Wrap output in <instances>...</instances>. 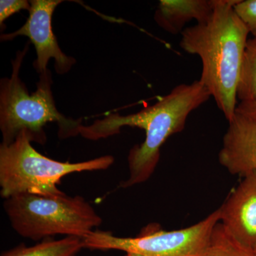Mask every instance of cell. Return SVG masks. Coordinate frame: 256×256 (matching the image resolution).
Wrapping results in <instances>:
<instances>
[{"mask_svg": "<svg viewBox=\"0 0 256 256\" xmlns=\"http://www.w3.org/2000/svg\"><path fill=\"white\" fill-rule=\"evenodd\" d=\"M238 102L256 99V36L249 38L246 47L239 80Z\"/></svg>", "mask_w": 256, "mask_h": 256, "instance_id": "4fadbf2b", "label": "cell"}, {"mask_svg": "<svg viewBox=\"0 0 256 256\" xmlns=\"http://www.w3.org/2000/svg\"><path fill=\"white\" fill-rule=\"evenodd\" d=\"M254 250H255V252H256V247L254 248Z\"/></svg>", "mask_w": 256, "mask_h": 256, "instance_id": "ac0fdd59", "label": "cell"}, {"mask_svg": "<svg viewBox=\"0 0 256 256\" xmlns=\"http://www.w3.org/2000/svg\"><path fill=\"white\" fill-rule=\"evenodd\" d=\"M218 162L230 174L244 178L256 173V120L237 114L228 121Z\"/></svg>", "mask_w": 256, "mask_h": 256, "instance_id": "9c48e42d", "label": "cell"}, {"mask_svg": "<svg viewBox=\"0 0 256 256\" xmlns=\"http://www.w3.org/2000/svg\"><path fill=\"white\" fill-rule=\"evenodd\" d=\"M234 12L252 37L256 36V0H239Z\"/></svg>", "mask_w": 256, "mask_h": 256, "instance_id": "5bb4252c", "label": "cell"}, {"mask_svg": "<svg viewBox=\"0 0 256 256\" xmlns=\"http://www.w3.org/2000/svg\"><path fill=\"white\" fill-rule=\"evenodd\" d=\"M217 0H160L154 21L171 34H181L185 26L196 20L203 22L214 11Z\"/></svg>", "mask_w": 256, "mask_h": 256, "instance_id": "30bf717a", "label": "cell"}, {"mask_svg": "<svg viewBox=\"0 0 256 256\" xmlns=\"http://www.w3.org/2000/svg\"><path fill=\"white\" fill-rule=\"evenodd\" d=\"M220 222L234 238L256 247V173L242 178L218 208Z\"/></svg>", "mask_w": 256, "mask_h": 256, "instance_id": "ba28073f", "label": "cell"}, {"mask_svg": "<svg viewBox=\"0 0 256 256\" xmlns=\"http://www.w3.org/2000/svg\"><path fill=\"white\" fill-rule=\"evenodd\" d=\"M204 256H256V252L234 238L218 222Z\"/></svg>", "mask_w": 256, "mask_h": 256, "instance_id": "7c38bea8", "label": "cell"}, {"mask_svg": "<svg viewBox=\"0 0 256 256\" xmlns=\"http://www.w3.org/2000/svg\"><path fill=\"white\" fill-rule=\"evenodd\" d=\"M82 248V238L66 236L58 240L45 239L32 246L21 244L5 250L1 256H76Z\"/></svg>", "mask_w": 256, "mask_h": 256, "instance_id": "8fae6325", "label": "cell"}, {"mask_svg": "<svg viewBox=\"0 0 256 256\" xmlns=\"http://www.w3.org/2000/svg\"><path fill=\"white\" fill-rule=\"evenodd\" d=\"M239 0H217L206 21L186 28L180 45L202 62L200 82L229 121L236 114L237 90L249 34L234 12Z\"/></svg>", "mask_w": 256, "mask_h": 256, "instance_id": "7a4b0ae2", "label": "cell"}, {"mask_svg": "<svg viewBox=\"0 0 256 256\" xmlns=\"http://www.w3.org/2000/svg\"><path fill=\"white\" fill-rule=\"evenodd\" d=\"M31 8L30 2L26 0H1L0 1V25L1 28L4 26L6 18L12 15L21 11H30Z\"/></svg>", "mask_w": 256, "mask_h": 256, "instance_id": "9a60e30c", "label": "cell"}, {"mask_svg": "<svg viewBox=\"0 0 256 256\" xmlns=\"http://www.w3.org/2000/svg\"><path fill=\"white\" fill-rule=\"evenodd\" d=\"M124 256H144L141 254H136V252H126V255Z\"/></svg>", "mask_w": 256, "mask_h": 256, "instance_id": "e0dca14e", "label": "cell"}, {"mask_svg": "<svg viewBox=\"0 0 256 256\" xmlns=\"http://www.w3.org/2000/svg\"><path fill=\"white\" fill-rule=\"evenodd\" d=\"M212 98L200 80L182 84L156 104L136 114H112L88 126H80L79 132L89 140H98L119 134L122 128L144 130L146 139L133 146L128 156L129 176L120 188H129L146 182L154 173L160 159V150L168 138L182 132L193 111Z\"/></svg>", "mask_w": 256, "mask_h": 256, "instance_id": "6da1fadb", "label": "cell"}, {"mask_svg": "<svg viewBox=\"0 0 256 256\" xmlns=\"http://www.w3.org/2000/svg\"><path fill=\"white\" fill-rule=\"evenodd\" d=\"M218 210L198 223L178 230H165L158 224L144 227L136 237H120L94 230L82 238L84 248L118 250L144 256H204L216 224Z\"/></svg>", "mask_w": 256, "mask_h": 256, "instance_id": "8992f818", "label": "cell"}, {"mask_svg": "<svg viewBox=\"0 0 256 256\" xmlns=\"http://www.w3.org/2000/svg\"><path fill=\"white\" fill-rule=\"evenodd\" d=\"M30 2L31 8L26 22L16 31L2 34L1 41H10L18 36L28 37L36 50V60L33 66L37 73L41 74L48 69L47 65L50 58L54 60L57 74L68 73L76 60L60 50L52 26V16L56 8L63 1L32 0Z\"/></svg>", "mask_w": 256, "mask_h": 256, "instance_id": "52a82bcc", "label": "cell"}, {"mask_svg": "<svg viewBox=\"0 0 256 256\" xmlns=\"http://www.w3.org/2000/svg\"><path fill=\"white\" fill-rule=\"evenodd\" d=\"M22 132L14 142L0 146V194L4 200L20 194L58 196L65 194L58 188L64 176L82 172L108 169L114 163L111 156L69 162L42 156Z\"/></svg>", "mask_w": 256, "mask_h": 256, "instance_id": "5b68a950", "label": "cell"}, {"mask_svg": "<svg viewBox=\"0 0 256 256\" xmlns=\"http://www.w3.org/2000/svg\"><path fill=\"white\" fill-rule=\"evenodd\" d=\"M3 206L14 232L36 242L57 235L84 238L102 222L82 196L20 194L4 200Z\"/></svg>", "mask_w": 256, "mask_h": 256, "instance_id": "277c9868", "label": "cell"}, {"mask_svg": "<svg viewBox=\"0 0 256 256\" xmlns=\"http://www.w3.org/2000/svg\"><path fill=\"white\" fill-rule=\"evenodd\" d=\"M30 43L18 50L12 60V73L10 78L0 82V130L3 144H8L22 132L26 133L31 142L44 144L46 142L45 126L48 122L58 124L60 139L80 134L82 119L68 118L56 107L52 94L53 80L50 70L40 74L36 90L30 94L24 82L20 78V69L26 56Z\"/></svg>", "mask_w": 256, "mask_h": 256, "instance_id": "3957f363", "label": "cell"}, {"mask_svg": "<svg viewBox=\"0 0 256 256\" xmlns=\"http://www.w3.org/2000/svg\"><path fill=\"white\" fill-rule=\"evenodd\" d=\"M236 112L256 120V99L238 102Z\"/></svg>", "mask_w": 256, "mask_h": 256, "instance_id": "2e32d148", "label": "cell"}]
</instances>
